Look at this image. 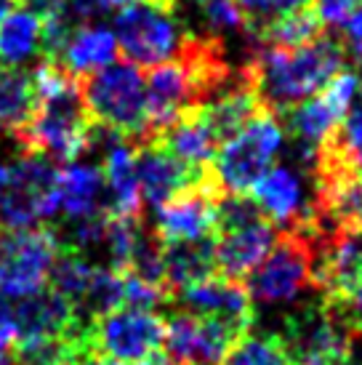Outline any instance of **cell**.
I'll use <instances>...</instances> for the list:
<instances>
[{"instance_id": "6da1fadb", "label": "cell", "mask_w": 362, "mask_h": 365, "mask_svg": "<svg viewBox=\"0 0 362 365\" xmlns=\"http://www.w3.org/2000/svg\"><path fill=\"white\" fill-rule=\"evenodd\" d=\"M341 43L331 35H320L312 43L296 48L259 46L240 70L256 91L264 112H285L320 93L331 78L343 70Z\"/></svg>"}, {"instance_id": "7a4b0ae2", "label": "cell", "mask_w": 362, "mask_h": 365, "mask_svg": "<svg viewBox=\"0 0 362 365\" xmlns=\"http://www.w3.org/2000/svg\"><path fill=\"white\" fill-rule=\"evenodd\" d=\"M32 81L38 88V110L16 142L27 153L72 163L88 150V133L93 125L83 102L81 81L48 59H41L32 70Z\"/></svg>"}, {"instance_id": "3957f363", "label": "cell", "mask_w": 362, "mask_h": 365, "mask_svg": "<svg viewBox=\"0 0 362 365\" xmlns=\"http://www.w3.org/2000/svg\"><path fill=\"white\" fill-rule=\"evenodd\" d=\"M277 227L267 222L248 195L222 192L216 200V274L240 283L267 259L277 240Z\"/></svg>"}, {"instance_id": "277c9868", "label": "cell", "mask_w": 362, "mask_h": 365, "mask_svg": "<svg viewBox=\"0 0 362 365\" xmlns=\"http://www.w3.org/2000/svg\"><path fill=\"white\" fill-rule=\"evenodd\" d=\"M83 102L90 120L112 128L128 142H147V88L136 64L112 61L81 81Z\"/></svg>"}, {"instance_id": "5b68a950", "label": "cell", "mask_w": 362, "mask_h": 365, "mask_svg": "<svg viewBox=\"0 0 362 365\" xmlns=\"http://www.w3.org/2000/svg\"><path fill=\"white\" fill-rule=\"evenodd\" d=\"M285 144V128L272 112L253 118L240 133L219 147L211 171L227 195H248L256 182L269 171L272 160Z\"/></svg>"}, {"instance_id": "8992f818", "label": "cell", "mask_w": 362, "mask_h": 365, "mask_svg": "<svg viewBox=\"0 0 362 365\" xmlns=\"http://www.w3.org/2000/svg\"><path fill=\"white\" fill-rule=\"evenodd\" d=\"M277 339L291 365H325L346 355L357 336L341 320L336 307L317 294L314 302H306L296 312L285 314Z\"/></svg>"}, {"instance_id": "52a82bcc", "label": "cell", "mask_w": 362, "mask_h": 365, "mask_svg": "<svg viewBox=\"0 0 362 365\" xmlns=\"http://www.w3.org/2000/svg\"><path fill=\"white\" fill-rule=\"evenodd\" d=\"M56 208V168L51 158L24 153L9 168V184L0 192V227L6 232L35 230Z\"/></svg>"}, {"instance_id": "ba28073f", "label": "cell", "mask_w": 362, "mask_h": 365, "mask_svg": "<svg viewBox=\"0 0 362 365\" xmlns=\"http://www.w3.org/2000/svg\"><path fill=\"white\" fill-rule=\"evenodd\" d=\"M312 288V245L304 232H280L256 269L248 274V296L262 307L291 304Z\"/></svg>"}, {"instance_id": "9c48e42d", "label": "cell", "mask_w": 362, "mask_h": 365, "mask_svg": "<svg viewBox=\"0 0 362 365\" xmlns=\"http://www.w3.org/2000/svg\"><path fill=\"white\" fill-rule=\"evenodd\" d=\"M118 48H123L125 59L136 67H155L173 59L187 41L173 11L160 9L150 0H139L120 9L115 19Z\"/></svg>"}, {"instance_id": "30bf717a", "label": "cell", "mask_w": 362, "mask_h": 365, "mask_svg": "<svg viewBox=\"0 0 362 365\" xmlns=\"http://www.w3.org/2000/svg\"><path fill=\"white\" fill-rule=\"evenodd\" d=\"M162 336H165L162 317L131 307L96 317L88 325V339L96 355L123 365L141 363L155 352H160Z\"/></svg>"}, {"instance_id": "8fae6325", "label": "cell", "mask_w": 362, "mask_h": 365, "mask_svg": "<svg viewBox=\"0 0 362 365\" xmlns=\"http://www.w3.org/2000/svg\"><path fill=\"white\" fill-rule=\"evenodd\" d=\"M56 254L59 240L53 230L6 232L0 240V294L24 299L43 291Z\"/></svg>"}, {"instance_id": "7c38bea8", "label": "cell", "mask_w": 362, "mask_h": 365, "mask_svg": "<svg viewBox=\"0 0 362 365\" xmlns=\"http://www.w3.org/2000/svg\"><path fill=\"white\" fill-rule=\"evenodd\" d=\"M245 331L232 323L176 309L165 320V355L176 365H222L224 355Z\"/></svg>"}, {"instance_id": "4fadbf2b", "label": "cell", "mask_w": 362, "mask_h": 365, "mask_svg": "<svg viewBox=\"0 0 362 365\" xmlns=\"http://www.w3.org/2000/svg\"><path fill=\"white\" fill-rule=\"evenodd\" d=\"M136 173L141 200H147L152 208H160L173 197L213 179L211 168H197L179 160L160 142L136 144Z\"/></svg>"}, {"instance_id": "5bb4252c", "label": "cell", "mask_w": 362, "mask_h": 365, "mask_svg": "<svg viewBox=\"0 0 362 365\" xmlns=\"http://www.w3.org/2000/svg\"><path fill=\"white\" fill-rule=\"evenodd\" d=\"M253 203L267 222L282 227V232L309 230L314 224V190L306 192L304 176L293 165H274L256 182Z\"/></svg>"}, {"instance_id": "9a60e30c", "label": "cell", "mask_w": 362, "mask_h": 365, "mask_svg": "<svg viewBox=\"0 0 362 365\" xmlns=\"http://www.w3.org/2000/svg\"><path fill=\"white\" fill-rule=\"evenodd\" d=\"M222 187L211 182L195 187L157 208V230L155 235L162 243H181V240H200L216 232V200Z\"/></svg>"}, {"instance_id": "2e32d148", "label": "cell", "mask_w": 362, "mask_h": 365, "mask_svg": "<svg viewBox=\"0 0 362 365\" xmlns=\"http://www.w3.org/2000/svg\"><path fill=\"white\" fill-rule=\"evenodd\" d=\"M14 320H16L14 346L64 339V336L75 334L81 325H86L78 317L75 307L53 291H38L32 296H24L19 304L14 307Z\"/></svg>"}, {"instance_id": "e0dca14e", "label": "cell", "mask_w": 362, "mask_h": 365, "mask_svg": "<svg viewBox=\"0 0 362 365\" xmlns=\"http://www.w3.org/2000/svg\"><path fill=\"white\" fill-rule=\"evenodd\" d=\"M173 302L179 304V309L195 314H205V317H216L224 323H232L242 328L245 334L253 325V302L248 291L234 280H224L219 274H213L202 283H195L190 288H184L173 296Z\"/></svg>"}, {"instance_id": "ac0fdd59", "label": "cell", "mask_w": 362, "mask_h": 365, "mask_svg": "<svg viewBox=\"0 0 362 365\" xmlns=\"http://www.w3.org/2000/svg\"><path fill=\"white\" fill-rule=\"evenodd\" d=\"M195 112H197L202 125L211 131V136L222 147L224 142H229L234 133H240L253 118H259L264 107L259 102L256 91L251 88L248 78L240 70L237 81L232 83L229 88H224L222 93L211 96L208 102L197 104Z\"/></svg>"}, {"instance_id": "d6986e66", "label": "cell", "mask_w": 362, "mask_h": 365, "mask_svg": "<svg viewBox=\"0 0 362 365\" xmlns=\"http://www.w3.org/2000/svg\"><path fill=\"white\" fill-rule=\"evenodd\" d=\"M115 53H118L115 32L104 24L88 21V24H81L72 30V35L61 46V51L56 53L53 64L72 78H88L93 72H99L101 67L112 64Z\"/></svg>"}, {"instance_id": "ffe728a7", "label": "cell", "mask_w": 362, "mask_h": 365, "mask_svg": "<svg viewBox=\"0 0 362 365\" xmlns=\"http://www.w3.org/2000/svg\"><path fill=\"white\" fill-rule=\"evenodd\" d=\"M216 274V237L162 243V280L168 296L179 294L195 283H202Z\"/></svg>"}, {"instance_id": "44dd1931", "label": "cell", "mask_w": 362, "mask_h": 365, "mask_svg": "<svg viewBox=\"0 0 362 365\" xmlns=\"http://www.w3.org/2000/svg\"><path fill=\"white\" fill-rule=\"evenodd\" d=\"M101 192L104 173L93 163H70L56 171V208L70 222L107 211V205H101Z\"/></svg>"}, {"instance_id": "7402d4cb", "label": "cell", "mask_w": 362, "mask_h": 365, "mask_svg": "<svg viewBox=\"0 0 362 365\" xmlns=\"http://www.w3.org/2000/svg\"><path fill=\"white\" fill-rule=\"evenodd\" d=\"M104 160V187L110 190V213L141 216V190L136 173V150L131 142L115 144Z\"/></svg>"}, {"instance_id": "603a6c76", "label": "cell", "mask_w": 362, "mask_h": 365, "mask_svg": "<svg viewBox=\"0 0 362 365\" xmlns=\"http://www.w3.org/2000/svg\"><path fill=\"white\" fill-rule=\"evenodd\" d=\"M150 142H160L171 155L179 160L197 165V168H211L213 158L219 153V142L211 136V131L202 125L195 107L187 110L179 120H173L165 131H160Z\"/></svg>"}, {"instance_id": "cb8c5ba5", "label": "cell", "mask_w": 362, "mask_h": 365, "mask_svg": "<svg viewBox=\"0 0 362 365\" xmlns=\"http://www.w3.org/2000/svg\"><path fill=\"white\" fill-rule=\"evenodd\" d=\"M38 110V88L32 72L0 64V131L19 136Z\"/></svg>"}, {"instance_id": "d4e9b609", "label": "cell", "mask_w": 362, "mask_h": 365, "mask_svg": "<svg viewBox=\"0 0 362 365\" xmlns=\"http://www.w3.org/2000/svg\"><path fill=\"white\" fill-rule=\"evenodd\" d=\"M43 48V21L30 9H11L0 19V64L19 67Z\"/></svg>"}, {"instance_id": "484cf974", "label": "cell", "mask_w": 362, "mask_h": 365, "mask_svg": "<svg viewBox=\"0 0 362 365\" xmlns=\"http://www.w3.org/2000/svg\"><path fill=\"white\" fill-rule=\"evenodd\" d=\"M93 272H96V267L86 259V254L59 245V254H56L48 272L51 291L59 294L61 299H67L75 307V312H78V307L83 304V299L88 294Z\"/></svg>"}, {"instance_id": "4316f807", "label": "cell", "mask_w": 362, "mask_h": 365, "mask_svg": "<svg viewBox=\"0 0 362 365\" xmlns=\"http://www.w3.org/2000/svg\"><path fill=\"white\" fill-rule=\"evenodd\" d=\"M322 21L317 19L314 9L296 11L291 16L272 21L269 27H264L253 41L259 46H280V48H296L304 43H312L314 38H320Z\"/></svg>"}, {"instance_id": "83f0119b", "label": "cell", "mask_w": 362, "mask_h": 365, "mask_svg": "<svg viewBox=\"0 0 362 365\" xmlns=\"http://www.w3.org/2000/svg\"><path fill=\"white\" fill-rule=\"evenodd\" d=\"M190 3L195 6L205 38H216L224 43L227 35H237V32H245L251 38L248 21L237 0H190Z\"/></svg>"}, {"instance_id": "f1b7e54d", "label": "cell", "mask_w": 362, "mask_h": 365, "mask_svg": "<svg viewBox=\"0 0 362 365\" xmlns=\"http://www.w3.org/2000/svg\"><path fill=\"white\" fill-rule=\"evenodd\" d=\"M320 150L336 158L349 171L362 176V104L346 112L341 128H336V133L322 144Z\"/></svg>"}, {"instance_id": "f546056e", "label": "cell", "mask_w": 362, "mask_h": 365, "mask_svg": "<svg viewBox=\"0 0 362 365\" xmlns=\"http://www.w3.org/2000/svg\"><path fill=\"white\" fill-rule=\"evenodd\" d=\"M222 365H291L277 336H242L224 355Z\"/></svg>"}, {"instance_id": "4dcf8cb0", "label": "cell", "mask_w": 362, "mask_h": 365, "mask_svg": "<svg viewBox=\"0 0 362 365\" xmlns=\"http://www.w3.org/2000/svg\"><path fill=\"white\" fill-rule=\"evenodd\" d=\"M240 3L245 21H248V32L256 38L264 27H269L272 21L291 16L296 11H304L312 6V0H237Z\"/></svg>"}, {"instance_id": "1f68e13d", "label": "cell", "mask_w": 362, "mask_h": 365, "mask_svg": "<svg viewBox=\"0 0 362 365\" xmlns=\"http://www.w3.org/2000/svg\"><path fill=\"white\" fill-rule=\"evenodd\" d=\"M341 48L346 56H352L357 64H362V3L343 19Z\"/></svg>"}, {"instance_id": "d6a6232c", "label": "cell", "mask_w": 362, "mask_h": 365, "mask_svg": "<svg viewBox=\"0 0 362 365\" xmlns=\"http://www.w3.org/2000/svg\"><path fill=\"white\" fill-rule=\"evenodd\" d=\"M362 0H314V14L322 24H343Z\"/></svg>"}, {"instance_id": "836d02e7", "label": "cell", "mask_w": 362, "mask_h": 365, "mask_svg": "<svg viewBox=\"0 0 362 365\" xmlns=\"http://www.w3.org/2000/svg\"><path fill=\"white\" fill-rule=\"evenodd\" d=\"M16 339V320H14V307L9 304V299L0 294V352H6L14 346Z\"/></svg>"}, {"instance_id": "e575fe53", "label": "cell", "mask_w": 362, "mask_h": 365, "mask_svg": "<svg viewBox=\"0 0 362 365\" xmlns=\"http://www.w3.org/2000/svg\"><path fill=\"white\" fill-rule=\"evenodd\" d=\"M110 365H123V363H110ZM133 365H176V363H173L171 357H168L160 349V352H155V355H150L147 360H141V363H133Z\"/></svg>"}, {"instance_id": "d590c367", "label": "cell", "mask_w": 362, "mask_h": 365, "mask_svg": "<svg viewBox=\"0 0 362 365\" xmlns=\"http://www.w3.org/2000/svg\"><path fill=\"white\" fill-rule=\"evenodd\" d=\"M131 3H139V0H93V6L99 11H110V9H125Z\"/></svg>"}, {"instance_id": "8d00e7d4", "label": "cell", "mask_w": 362, "mask_h": 365, "mask_svg": "<svg viewBox=\"0 0 362 365\" xmlns=\"http://www.w3.org/2000/svg\"><path fill=\"white\" fill-rule=\"evenodd\" d=\"M325 365H362V357L354 355V346H352L346 355L336 357V360H331V363H325Z\"/></svg>"}, {"instance_id": "74e56055", "label": "cell", "mask_w": 362, "mask_h": 365, "mask_svg": "<svg viewBox=\"0 0 362 365\" xmlns=\"http://www.w3.org/2000/svg\"><path fill=\"white\" fill-rule=\"evenodd\" d=\"M6 184H9V168L0 163V192L6 190Z\"/></svg>"}, {"instance_id": "f35d334b", "label": "cell", "mask_w": 362, "mask_h": 365, "mask_svg": "<svg viewBox=\"0 0 362 365\" xmlns=\"http://www.w3.org/2000/svg\"><path fill=\"white\" fill-rule=\"evenodd\" d=\"M11 6H14V0H0V19H3L6 14H9Z\"/></svg>"}]
</instances>
